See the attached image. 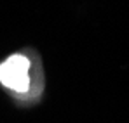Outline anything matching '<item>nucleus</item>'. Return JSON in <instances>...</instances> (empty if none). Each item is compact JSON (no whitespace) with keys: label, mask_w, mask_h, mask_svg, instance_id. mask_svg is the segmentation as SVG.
Returning <instances> with one entry per match:
<instances>
[{"label":"nucleus","mask_w":129,"mask_h":123,"mask_svg":"<svg viewBox=\"0 0 129 123\" xmlns=\"http://www.w3.org/2000/svg\"><path fill=\"white\" fill-rule=\"evenodd\" d=\"M0 83L18 94L30 88V61L23 54H12L0 64Z\"/></svg>","instance_id":"obj_1"}]
</instances>
